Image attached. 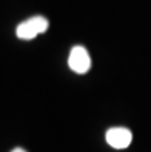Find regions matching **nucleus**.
Masks as SVG:
<instances>
[{
  "label": "nucleus",
  "mask_w": 151,
  "mask_h": 152,
  "mask_svg": "<svg viewBox=\"0 0 151 152\" xmlns=\"http://www.w3.org/2000/svg\"><path fill=\"white\" fill-rule=\"evenodd\" d=\"M48 26H49V22L43 15H34L17 26L15 34L22 40H31L34 37H37L39 34L48 31Z\"/></svg>",
  "instance_id": "nucleus-1"
},
{
  "label": "nucleus",
  "mask_w": 151,
  "mask_h": 152,
  "mask_svg": "<svg viewBox=\"0 0 151 152\" xmlns=\"http://www.w3.org/2000/svg\"><path fill=\"white\" fill-rule=\"evenodd\" d=\"M68 66L77 74H85L91 68V58L83 46H74L69 52Z\"/></svg>",
  "instance_id": "nucleus-2"
},
{
  "label": "nucleus",
  "mask_w": 151,
  "mask_h": 152,
  "mask_svg": "<svg viewBox=\"0 0 151 152\" xmlns=\"http://www.w3.org/2000/svg\"><path fill=\"white\" fill-rule=\"evenodd\" d=\"M133 134L127 128H111L106 131V143L114 149H125L131 145Z\"/></svg>",
  "instance_id": "nucleus-3"
},
{
  "label": "nucleus",
  "mask_w": 151,
  "mask_h": 152,
  "mask_svg": "<svg viewBox=\"0 0 151 152\" xmlns=\"http://www.w3.org/2000/svg\"><path fill=\"white\" fill-rule=\"evenodd\" d=\"M13 152H26V151L22 149V148H15V149H13Z\"/></svg>",
  "instance_id": "nucleus-4"
}]
</instances>
